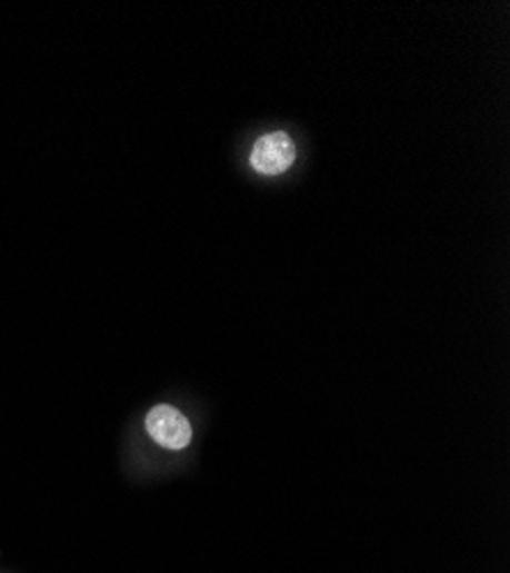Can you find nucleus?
I'll list each match as a JSON object with an SVG mask.
<instances>
[{"label": "nucleus", "mask_w": 510, "mask_h": 573, "mask_svg": "<svg viewBox=\"0 0 510 573\" xmlns=\"http://www.w3.org/2000/svg\"><path fill=\"white\" fill-rule=\"evenodd\" d=\"M147 432L156 443L168 449H183L192 441V427L188 423V417L168 404L153 406L149 411Z\"/></svg>", "instance_id": "1"}, {"label": "nucleus", "mask_w": 510, "mask_h": 573, "mask_svg": "<svg viewBox=\"0 0 510 573\" xmlns=\"http://www.w3.org/2000/svg\"><path fill=\"white\" fill-rule=\"evenodd\" d=\"M293 161H296V142L282 131L259 138L250 155L252 168L263 175H280L289 170Z\"/></svg>", "instance_id": "2"}]
</instances>
